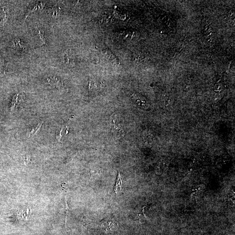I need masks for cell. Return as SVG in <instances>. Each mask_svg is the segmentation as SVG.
<instances>
[{"label":"cell","instance_id":"1","mask_svg":"<svg viewBox=\"0 0 235 235\" xmlns=\"http://www.w3.org/2000/svg\"><path fill=\"white\" fill-rule=\"evenodd\" d=\"M110 121L111 130L113 132L114 135L117 137H122L124 136V131L122 128V124L120 122H116L114 114L111 116Z\"/></svg>","mask_w":235,"mask_h":235},{"label":"cell","instance_id":"2","mask_svg":"<svg viewBox=\"0 0 235 235\" xmlns=\"http://www.w3.org/2000/svg\"><path fill=\"white\" fill-rule=\"evenodd\" d=\"M131 98L134 102L141 109H147L149 107V104L146 98L137 93H133Z\"/></svg>","mask_w":235,"mask_h":235},{"label":"cell","instance_id":"3","mask_svg":"<svg viewBox=\"0 0 235 235\" xmlns=\"http://www.w3.org/2000/svg\"><path fill=\"white\" fill-rule=\"evenodd\" d=\"M102 54H104V56L111 62L113 63L119 64V61L117 58L109 50L106 49H106L104 48V49L102 50Z\"/></svg>","mask_w":235,"mask_h":235},{"label":"cell","instance_id":"4","mask_svg":"<svg viewBox=\"0 0 235 235\" xmlns=\"http://www.w3.org/2000/svg\"><path fill=\"white\" fill-rule=\"evenodd\" d=\"M47 80L50 84L52 83L54 84L58 89H61L64 86V82L62 80L56 77H54L53 79L48 78Z\"/></svg>","mask_w":235,"mask_h":235},{"label":"cell","instance_id":"5","mask_svg":"<svg viewBox=\"0 0 235 235\" xmlns=\"http://www.w3.org/2000/svg\"><path fill=\"white\" fill-rule=\"evenodd\" d=\"M114 191L116 193L118 192H121L122 190V181L121 179V176L120 175V173H119L117 178L116 181L115 186L114 187Z\"/></svg>","mask_w":235,"mask_h":235},{"label":"cell","instance_id":"6","mask_svg":"<svg viewBox=\"0 0 235 235\" xmlns=\"http://www.w3.org/2000/svg\"><path fill=\"white\" fill-rule=\"evenodd\" d=\"M45 3L44 2H40L37 4L36 5H34V6L33 8L31 9H30L28 12V13L26 15L25 19L29 16L31 13L33 12L36 11L38 10V9H42L44 6H45Z\"/></svg>","mask_w":235,"mask_h":235},{"label":"cell","instance_id":"7","mask_svg":"<svg viewBox=\"0 0 235 235\" xmlns=\"http://www.w3.org/2000/svg\"><path fill=\"white\" fill-rule=\"evenodd\" d=\"M42 124H43V122H42L41 123H39L37 125L33 128L30 133H29V138L31 137V136H34V135H36L39 132L40 129H41Z\"/></svg>","mask_w":235,"mask_h":235},{"label":"cell","instance_id":"8","mask_svg":"<svg viewBox=\"0 0 235 235\" xmlns=\"http://www.w3.org/2000/svg\"><path fill=\"white\" fill-rule=\"evenodd\" d=\"M18 94H16L13 96L12 98V100L10 104V108L11 111H13L14 109H16L17 105H18Z\"/></svg>","mask_w":235,"mask_h":235},{"label":"cell","instance_id":"9","mask_svg":"<svg viewBox=\"0 0 235 235\" xmlns=\"http://www.w3.org/2000/svg\"><path fill=\"white\" fill-rule=\"evenodd\" d=\"M60 10V8L59 7H52L49 8L48 10V12L51 15L52 17H57Z\"/></svg>","mask_w":235,"mask_h":235},{"label":"cell","instance_id":"10","mask_svg":"<svg viewBox=\"0 0 235 235\" xmlns=\"http://www.w3.org/2000/svg\"><path fill=\"white\" fill-rule=\"evenodd\" d=\"M14 44L16 47L20 48V49H25V46L23 42H21V40L18 38L15 39L14 40Z\"/></svg>","mask_w":235,"mask_h":235},{"label":"cell","instance_id":"11","mask_svg":"<svg viewBox=\"0 0 235 235\" xmlns=\"http://www.w3.org/2000/svg\"><path fill=\"white\" fill-rule=\"evenodd\" d=\"M36 29L38 30V32L39 36L40 39L41 40V42H42V44H46L47 43L46 38L44 36V34L42 33L41 30L38 29L37 27H35Z\"/></svg>","mask_w":235,"mask_h":235},{"label":"cell","instance_id":"12","mask_svg":"<svg viewBox=\"0 0 235 235\" xmlns=\"http://www.w3.org/2000/svg\"><path fill=\"white\" fill-rule=\"evenodd\" d=\"M3 11H4V14H5V15H4V18H3L2 19V20H1V21H0V26H1V27L4 26L5 25V23L7 21V18H8V17H7V12H6V10H5V8H3Z\"/></svg>","mask_w":235,"mask_h":235},{"label":"cell","instance_id":"13","mask_svg":"<svg viewBox=\"0 0 235 235\" xmlns=\"http://www.w3.org/2000/svg\"><path fill=\"white\" fill-rule=\"evenodd\" d=\"M30 160H31V157H30V156H26L25 157L24 159V161L25 163H26V164H28V163H29V162L30 161Z\"/></svg>","mask_w":235,"mask_h":235},{"label":"cell","instance_id":"14","mask_svg":"<svg viewBox=\"0 0 235 235\" xmlns=\"http://www.w3.org/2000/svg\"><path fill=\"white\" fill-rule=\"evenodd\" d=\"M1 58V57H0ZM3 65V61L2 59H0V66H2Z\"/></svg>","mask_w":235,"mask_h":235}]
</instances>
